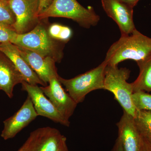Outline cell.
I'll return each instance as SVG.
<instances>
[{
    "instance_id": "484cf974",
    "label": "cell",
    "mask_w": 151,
    "mask_h": 151,
    "mask_svg": "<svg viewBox=\"0 0 151 151\" xmlns=\"http://www.w3.org/2000/svg\"><path fill=\"white\" fill-rule=\"evenodd\" d=\"M139 151H149L145 144L143 142L142 139H141L140 149Z\"/></svg>"
},
{
    "instance_id": "ffe728a7",
    "label": "cell",
    "mask_w": 151,
    "mask_h": 151,
    "mask_svg": "<svg viewBox=\"0 0 151 151\" xmlns=\"http://www.w3.org/2000/svg\"><path fill=\"white\" fill-rule=\"evenodd\" d=\"M15 22V16L8 1L0 0V23L12 27Z\"/></svg>"
},
{
    "instance_id": "f1b7e54d",
    "label": "cell",
    "mask_w": 151,
    "mask_h": 151,
    "mask_svg": "<svg viewBox=\"0 0 151 151\" xmlns=\"http://www.w3.org/2000/svg\"></svg>"
},
{
    "instance_id": "83f0119b",
    "label": "cell",
    "mask_w": 151,
    "mask_h": 151,
    "mask_svg": "<svg viewBox=\"0 0 151 151\" xmlns=\"http://www.w3.org/2000/svg\"><path fill=\"white\" fill-rule=\"evenodd\" d=\"M6 1H10V0H6Z\"/></svg>"
},
{
    "instance_id": "7c38bea8",
    "label": "cell",
    "mask_w": 151,
    "mask_h": 151,
    "mask_svg": "<svg viewBox=\"0 0 151 151\" xmlns=\"http://www.w3.org/2000/svg\"><path fill=\"white\" fill-rule=\"evenodd\" d=\"M17 46L22 56L46 85L51 77L58 74L56 62L51 58L44 57L24 47Z\"/></svg>"
},
{
    "instance_id": "6da1fadb",
    "label": "cell",
    "mask_w": 151,
    "mask_h": 151,
    "mask_svg": "<svg viewBox=\"0 0 151 151\" xmlns=\"http://www.w3.org/2000/svg\"><path fill=\"white\" fill-rule=\"evenodd\" d=\"M151 56V37L136 29L128 35L121 36L110 47L104 60L107 65L117 66L120 62L132 60L136 62Z\"/></svg>"
},
{
    "instance_id": "5bb4252c",
    "label": "cell",
    "mask_w": 151,
    "mask_h": 151,
    "mask_svg": "<svg viewBox=\"0 0 151 151\" xmlns=\"http://www.w3.org/2000/svg\"><path fill=\"white\" fill-rule=\"evenodd\" d=\"M0 52L5 55L14 63L22 75L24 81L32 85L47 86L20 54L16 45L11 42L1 44Z\"/></svg>"
},
{
    "instance_id": "d6986e66",
    "label": "cell",
    "mask_w": 151,
    "mask_h": 151,
    "mask_svg": "<svg viewBox=\"0 0 151 151\" xmlns=\"http://www.w3.org/2000/svg\"><path fill=\"white\" fill-rule=\"evenodd\" d=\"M132 98L136 111H151V94L144 91H137L133 93Z\"/></svg>"
},
{
    "instance_id": "9c48e42d",
    "label": "cell",
    "mask_w": 151,
    "mask_h": 151,
    "mask_svg": "<svg viewBox=\"0 0 151 151\" xmlns=\"http://www.w3.org/2000/svg\"><path fill=\"white\" fill-rule=\"evenodd\" d=\"M58 76V74L53 76L47 86H40V88L58 112L65 119L69 120L78 104L65 92Z\"/></svg>"
},
{
    "instance_id": "ac0fdd59",
    "label": "cell",
    "mask_w": 151,
    "mask_h": 151,
    "mask_svg": "<svg viewBox=\"0 0 151 151\" xmlns=\"http://www.w3.org/2000/svg\"><path fill=\"white\" fill-rule=\"evenodd\" d=\"M48 32L52 38L65 43L70 40L72 35V31L70 28L57 23L48 26Z\"/></svg>"
},
{
    "instance_id": "cb8c5ba5",
    "label": "cell",
    "mask_w": 151,
    "mask_h": 151,
    "mask_svg": "<svg viewBox=\"0 0 151 151\" xmlns=\"http://www.w3.org/2000/svg\"><path fill=\"white\" fill-rule=\"evenodd\" d=\"M111 151H124L122 142L118 137Z\"/></svg>"
},
{
    "instance_id": "44dd1931",
    "label": "cell",
    "mask_w": 151,
    "mask_h": 151,
    "mask_svg": "<svg viewBox=\"0 0 151 151\" xmlns=\"http://www.w3.org/2000/svg\"><path fill=\"white\" fill-rule=\"evenodd\" d=\"M17 34L13 28L0 23V44L5 42H12Z\"/></svg>"
},
{
    "instance_id": "30bf717a",
    "label": "cell",
    "mask_w": 151,
    "mask_h": 151,
    "mask_svg": "<svg viewBox=\"0 0 151 151\" xmlns=\"http://www.w3.org/2000/svg\"><path fill=\"white\" fill-rule=\"evenodd\" d=\"M38 116L28 96L20 108L4 122L1 137L4 140L12 139Z\"/></svg>"
},
{
    "instance_id": "8992f818",
    "label": "cell",
    "mask_w": 151,
    "mask_h": 151,
    "mask_svg": "<svg viewBox=\"0 0 151 151\" xmlns=\"http://www.w3.org/2000/svg\"><path fill=\"white\" fill-rule=\"evenodd\" d=\"M40 0H10V6L16 17L13 26L17 34L30 31L36 26L40 20L38 17Z\"/></svg>"
},
{
    "instance_id": "277c9868",
    "label": "cell",
    "mask_w": 151,
    "mask_h": 151,
    "mask_svg": "<svg viewBox=\"0 0 151 151\" xmlns=\"http://www.w3.org/2000/svg\"><path fill=\"white\" fill-rule=\"evenodd\" d=\"M130 73L131 71L126 68H119L118 65H107L104 89L112 92L124 111L134 117L137 111L132 101L134 90L132 83L127 81Z\"/></svg>"
},
{
    "instance_id": "7a4b0ae2",
    "label": "cell",
    "mask_w": 151,
    "mask_h": 151,
    "mask_svg": "<svg viewBox=\"0 0 151 151\" xmlns=\"http://www.w3.org/2000/svg\"><path fill=\"white\" fill-rule=\"evenodd\" d=\"M40 20L33 29L24 34H17L12 43L60 63L63 57L65 43L52 38L49 34L47 20Z\"/></svg>"
},
{
    "instance_id": "7402d4cb",
    "label": "cell",
    "mask_w": 151,
    "mask_h": 151,
    "mask_svg": "<svg viewBox=\"0 0 151 151\" xmlns=\"http://www.w3.org/2000/svg\"><path fill=\"white\" fill-rule=\"evenodd\" d=\"M53 0H40L38 8V15L43 12L50 6Z\"/></svg>"
},
{
    "instance_id": "8fae6325",
    "label": "cell",
    "mask_w": 151,
    "mask_h": 151,
    "mask_svg": "<svg viewBox=\"0 0 151 151\" xmlns=\"http://www.w3.org/2000/svg\"><path fill=\"white\" fill-rule=\"evenodd\" d=\"M105 12L117 24L121 36L128 35L135 29L133 12L134 9L118 0H101Z\"/></svg>"
},
{
    "instance_id": "4fadbf2b",
    "label": "cell",
    "mask_w": 151,
    "mask_h": 151,
    "mask_svg": "<svg viewBox=\"0 0 151 151\" xmlns=\"http://www.w3.org/2000/svg\"><path fill=\"white\" fill-rule=\"evenodd\" d=\"M118 137L121 140L124 151H139L141 139L133 116L124 111L117 124Z\"/></svg>"
},
{
    "instance_id": "3957f363",
    "label": "cell",
    "mask_w": 151,
    "mask_h": 151,
    "mask_svg": "<svg viewBox=\"0 0 151 151\" xmlns=\"http://www.w3.org/2000/svg\"><path fill=\"white\" fill-rule=\"evenodd\" d=\"M51 17L70 19L86 29L97 25L100 20V16L92 7L85 8L76 0H53L50 6L38 15L40 20Z\"/></svg>"
},
{
    "instance_id": "5b68a950",
    "label": "cell",
    "mask_w": 151,
    "mask_h": 151,
    "mask_svg": "<svg viewBox=\"0 0 151 151\" xmlns=\"http://www.w3.org/2000/svg\"><path fill=\"white\" fill-rule=\"evenodd\" d=\"M107 65L104 60L97 67L74 78L65 79L59 76L58 79L71 98L78 104L84 101L89 92L97 89H104Z\"/></svg>"
},
{
    "instance_id": "9a60e30c",
    "label": "cell",
    "mask_w": 151,
    "mask_h": 151,
    "mask_svg": "<svg viewBox=\"0 0 151 151\" xmlns=\"http://www.w3.org/2000/svg\"><path fill=\"white\" fill-rule=\"evenodd\" d=\"M24 81L21 73L5 55L0 52V90L10 98L14 96V87Z\"/></svg>"
},
{
    "instance_id": "2e32d148",
    "label": "cell",
    "mask_w": 151,
    "mask_h": 151,
    "mask_svg": "<svg viewBox=\"0 0 151 151\" xmlns=\"http://www.w3.org/2000/svg\"><path fill=\"white\" fill-rule=\"evenodd\" d=\"M139 74L132 83L134 92L137 91L151 92V56L137 63Z\"/></svg>"
},
{
    "instance_id": "d4e9b609",
    "label": "cell",
    "mask_w": 151,
    "mask_h": 151,
    "mask_svg": "<svg viewBox=\"0 0 151 151\" xmlns=\"http://www.w3.org/2000/svg\"><path fill=\"white\" fill-rule=\"evenodd\" d=\"M57 151H69L66 144V138L63 140Z\"/></svg>"
},
{
    "instance_id": "603a6c76",
    "label": "cell",
    "mask_w": 151,
    "mask_h": 151,
    "mask_svg": "<svg viewBox=\"0 0 151 151\" xmlns=\"http://www.w3.org/2000/svg\"><path fill=\"white\" fill-rule=\"evenodd\" d=\"M118 1L134 9L140 0H118Z\"/></svg>"
},
{
    "instance_id": "4316f807",
    "label": "cell",
    "mask_w": 151,
    "mask_h": 151,
    "mask_svg": "<svg viewBox=\"0 0 151 151\" xmlns=\"http://www.w3.org/2000/svg\"><path fill=\"white\" fill-rule=\"evenodd\" d=\"M143 142H144V141H143ZM145 144L147 146V147L149 151H151V145H150V144H147V143H146L145 142Z\"/></svg>"
},
{
    "instance_id": "ba28073f",
    "label": "cell",
    "mask_w": 151,
    "mask_h": 151,
    "mask_svg": "<svg viewBox=\"0 0 151 151\" xmlns=\"http://www.w3.org/2000/svg\"><path fill=\"white\" fill-rule=\"evenodd\" d=\"M22 90L27 92L33 104L38 116H43L52 122L69 127L70 122L65 119L57 110L50 100L45 96L37 85L29 84L23 81L22 83Z\"/></svg>"
},
{
    "instance_id": "52a82bcc",
    "label": "cell",
    "mask_w": 151,
    "mask_h": 151,
    "mask_svg": "<svg viewBox=\"0 0 151 151\" xmlns=\"http://www.w3.org/2000/svg\"><path fill=\"white\" fill-rule=\"evenodd\" d=\"M66 138L55 128H38L30 134L27 140L18 151H57Z\"/></svg>"
},
{
    "instance_id": "e0dca14e",
    "label": "cell",
    "mask_w": 151,
    "mask_h": 151,
    "mask_svg": "<svg viewBox=\"0 0 151 151\" xmlns=\"http://www.w3.org/2000/svg\"><path fill=\"white\" fill-rule=\"evenodd\" d=\"M134 118L141 139L151 145V111H137Z\"/></svg>"
}]
</instances>
